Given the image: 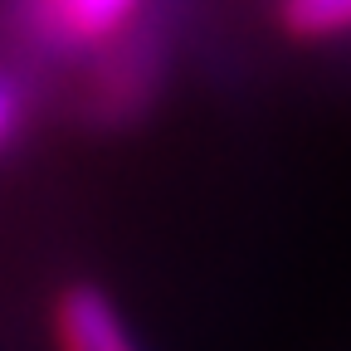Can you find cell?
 <instances>
[{
	"label": "cell",
	"instance_id": "cell-1",
	"mask_svg": "<svg viewBox=\"0 0 351 351\" xmlns=\"http://www.w3.org/2000/svg\"><path fill=\"white\" fill-rule=\"evenodd\" d=\"M54 341L59 351H142L117 302L88 283L64 288L54 302Z\"/></svg>",
	"mask_w": 351,
	"mask_h": 351
},
{
	"label": "cell",
	"instance_id": "cell-4",
	"mask_svg": "<svg viewBox=\"0 0 351 351\" xmlns=\"http://www.w3.org/2000/svg\"><path fill=\"white\" fill-rule=\"evenodd\" d=\"M15 117H20V112H15V93H10L5 83H0V147L10 142V132H15Z\"/></svg>",
	"mask_w": 351,
	"mask_h": 351
},
{
	"label": "cell",
	"instance_id": "cell-3",
	"mask_svg": "<svg viewBox=\"0 0 351 351\" xmlns=\"http://www.w3.org/2000/svg\"><path fill=\"white\" fill-rule=\"evenodd\" d=\"M283 25L298 39H332L351 29V0H283Z\"/></svg>",
	"mask_w": 351,
	"mask_h": 351
},
{
	"label": "cell",
	"instance_id": "cell-2",
	"mask_svg": "<svg viewBox=\"0 0 351 351\" xmlns=\"http://www.w3.org/2000/svg\"><path fill=\"white\" fill-rule=\"evenodd\" d=\"M142 0H29V20L44 34V44H98L108 34H117Z\"/></svg>",
	"mask_w": 351,
	"mask_h": 351
}]
</instances>
